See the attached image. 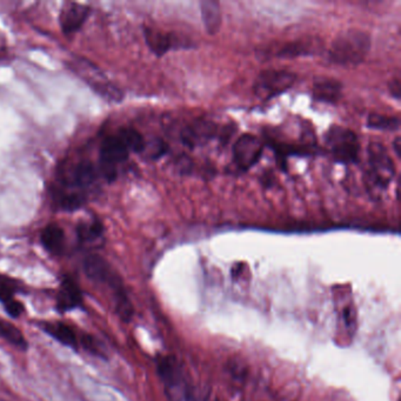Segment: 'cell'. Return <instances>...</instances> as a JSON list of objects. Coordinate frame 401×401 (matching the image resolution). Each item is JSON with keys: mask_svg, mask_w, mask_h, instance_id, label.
I'll return each instance as SVG.
<instances>
[{"mask_svg": "<svg viewBox=\"0 0 401 401\" xmlns=\"http://www.w3.org/2000/svg\"><path fill=\"white\" fill-rule=\"evenodd\" d=\"M144 37L151 51L159 58L171 50L191 48L193 46L191 41H187L184 38H179L170 32L159 31L152 28H144Z\"/></svg>", "mask_w": 401, "mask_h": 401, "instance_id": "9c48e42d", "label": "cell"}, {"mask_svg": "<svg viewBox=\"0 0 401 401\" xmlns=\"http://www.w3.org/2000/svg\"><path fill=\"white\" fill-rule=\"evenodd\" d=\"M169 150L167 144L161 139L154 140V143L151 145L150 151H147V156L151 159H159L164 154H166Z\"/></svg>", "mask_w": 401, "mask_h": 401, "instance_id": "4316f807", "label": "cell"}, {"mask_svg": "<svg viewBox=\"0 0 401 401\" xmlns=\"http://www.w3.org/2000/svg\"><path fill=\"white\" fill-rule=\"evenodd\" d=\"M90 6L85 4L66 3L59 16V24L65 34L75 33L89 17Z\"/></svg>", "mask_w": 401, "mask_h": 401, "instance_id": "7c38bea8", "label": "cell"}, {"mask_svg": "<svg viewBox=\"0 0 401 401\" xmlns=\"http://www.w3.org/2000/svg\"><path fill=\"white\" fill-rule=\"evenodd\" d=\"M372 46L368 32L348 28L334 38L328 48V59L339 66H357L364 62Z\"/></svg>", "mask_w": 401, "mask_h": 401, "instance_id": "6da1fadb", "label": "cell"}, {"mask_svg": "<svg viewBox=\"0 0 401 401\" xmlns=\"http://www.w3.org/2000/svg\"><path fill=\"white\" fill-rule=\"evenodd\" d=\"M4 309H5V312H6L11 318L17 319V318H19V316L24 313L25 307L24 304L21 303V301H18V300L14 298V299L4 304Z\"/></svg>", "mask_w": 401, "mask_h": 401, "instance_id": "484cf974", "label": "cell"}, {"mask_svg": "<svg viewBox=\"0 0 401 401\" xmlns=\"http://www.w3.org/2000/svg\"><path fill=\"white\" fill-rule=\"evenodd\" d=\"M156 370L170 401H196L193 387L173 357L158 358Z\"/></svg>", "mask_w": 401, "mask_h": 401, "instance_id": "7a4b0ae2", "label": "cell"}, {"mask_svg": "<svg viewBox=\"0 0 401 401\" xmlns=\"http://www.w3.org/2000/svg\"><path fill=\"white\" fill-rule=\"evenodd\" d=\"M21 291L19 284L9 277L0 276V303L5 304L14 299V294Z\"/></svg>", "mask_w": 401, "mask_h": 401, "instance_id": "cb8c5ba5", "label": "cell"}, {"mask_svg": "<svg viewBox=\"0 0 401 401\" xmlns=\"http://www.w3.org/2000/svg\"><path fill=\"white\" fill-rule=\"evenodd\" d=\"M84 272L90 280L106 285L112 291L114 305H122L129 301L124 282L118 273L111 267L105 259L98 255H89L82 262Z\"/></svg>", "mask_w": 401, "mask_h": 401, "instance_id": "3957f363", "label": "cell"}, {"mask_svg": "<svg viewBox=\"0 0 401 401\" xmlns=\"http://www.w3.org/2000/svg\"><path fill=\"white\" fill-rule=\"evenodd\" d=\"M0 339L5 340L12 346L17 347L19 350L26 351L28 343L24 334L14 324L0 318Z\"/></svg>", "mask_w": 401, "mask_h": 401, "instance_id": "ac0fdd59", "label": "cell"}, {"mask_svg": "<svg viewBox=\"0 0 401 401\" xmlns=\"http://www.w3.org/2000/svg\"><path fill=\"white\" fill-rule=\"evenodd\" d=\"M41 242L43 247L53 255H62L65 251V232L59 225L48 224L41 231Z\"/></svg>", "mask_w": 401, "mask_h": 401, "instance_id": "2e32d148", "label": "cell"}, {"mask_svg": "<svg viewBox=\"0 0 401 401\" xmlns=\"http://www.w3.org/2000/svg\"><path fill=\"white\" fill-rule=\"evenodd\" d=\"M368 178L374 186L385 190L391 184L395 166L391 156L383 144L372 141L368 147Z\"/></svg>", "mask_w": 401, "mask_h": 401, "instance_id": "8992f818", "label": "cell"}, {"mask_svg": "<svg viewBox=\"0 0 401 401\" xmlns=\"http://www.w3.org/2000/svg\"><path fill=\"white\" fill-rule=\"evenodd\" d=\"M118 137L125 144V146L127 147L129 152L143 154L144 150H145L146 141L137 129H132V127H124V129H120Z\"/></svg>", "mask_w": 401, "mask_h": 401, "instance_id": "44dd1931", "label": "cell"}, {"mask_svg": "<svg viewBox=\"0 0 401 401\" xmlns=\"http://www.w3.org/2000/svg\"><path fill=\"white\" fill-rule=\"evenodd\" d=\"M95 181V166L90 161H80L77 164L75 170L72 171L70 184L78 188H85V187L91 186Z\"/></svg>", "mask_w": 401, "mask_h": 401, "instance_id": "d6986e66", "label": "cell"}, {"mask_svg": "<svg viewBox=\"0 0 401 401\" xmlns=\"http://www.w3.org/2000/svg\"><path fill=\"white\" fill-rule=\"evenodd\" d=\"M296 80V73L287 70H265L257 75L253 92L262 100H271L291 89Z\"/></svg>", "mask_w": 401, "mask_h": 401, "instance_id": "5b68a950", "label": "cell"}, {"mask_svg": "<svg viewBox=\"0 0 401 401\" xmlns=\"http://www.w3.org/2000/svg\"><path fill=\"white\" fill-rule=\"evenodd\" d=\"M368 129H378V131L393 132V131H398L399 127H400V119L398 117L370 113L368 118Z\"/></svg>", "mask_w": 401, "mask_h": 401, "instance_id": "603a6c76", "label": "cell"}, {"mask_svg": "<svg viewBox=\"0 0 401 401\" xmlns=\"http://www.w3.org/2000/svg\"><path fill=\"white\" fill-rule=\"evenodd\" d=\"M325 143L334 159L341 163H355L360 151L357 133L343 126H331L325 134Z\"/></svg>", "mask_w": 401, "mask_h": 401, "instance_id": "277c9868", "label": "cell"}, {"mask_svg": "<svg viewBox=\"0 0 401 401\" xmlns=\"http://www.w3.org/2000/svg\"><path fill=\"white\" fill-rule=\"evenodd\" d=\"M53 198H55L57 206H59V208L64 210V211H75V210L82 208L85 203V198L78 192L55 190Z\"/></svg>", "mask_w": 401, "mask_h": 401, "instance_id": "ffe728a7", "label": "cell"}, {"mask_svg": "<svg viewBox=\"0 0 401 401\" xmlns=\"http://www.w3.org/2000/svg\"><path fill=\"white\" fill-rule=\"evenodd\" d=\"M104 235V225L98 219L90 223H82L77 226V237L80 242H92L102 238Z\"/></svg>", "mask_w": 401, "mask_h": 401, "instance_id": "7402d4cb", "label": "cell"}, {"mask_svg": "<svg viewBox=\"0 0 401 401\" xmlns=\"http://www.w3.org/2000/svg\"><path fill=\"white\" fill-rule=\"evenodd\" d=\"M400 145H401L400 138H399V137H397V138H395V141H393V149H395V154H397V156H398V158H400V156H401Z\"/></svg>", "mask_w": 401, "mask_h": 401, "instance_id": "f1b7e54d", "label": "cell"}, {"mask_svg": "<svg viewBox=\"0 0 401 401\" xmlns=\"http://www.w3.org/2000/svg\"><path fill=\"white\" fill-rule=\"evenodd\" d=\"M38 326L41 327L45 333L57 340L64 346L72 348L73 351L79 350L78 336L68 324L63 323V321H43Z\"/></svg>", "mask_w": 401, "mask_h": 401, "instance_id": "5bb4252c", "label": "cell"}, {"mask_svg": "<svg viewBox=\"0 0 401 401\" xmlns=\"http://www.w3.org/2000/svg\"><path fill=\"white\" fill-rule=\"evenodd\" d=\"M201 18L204 23L205 28L208 34H217L220 30L221 23V9L220 4L213 0H205L200 3Z\"/></svg>", "mask_w": 401, "mask_h": 401, "instance_id": "e0dca14e", "label": "cell"}, {"mask_svg": "<svg viewBox=\"0 0 401 401\" xmlns=\"http://www.w3.org/2000/svg\"><path fill=\"white\" fill-rule=\"evenodd\" d=\"M79 347H82L86 352H89L95 357L106 359L105 351L102 350V345L98 343V340L92 337L91 334H82L79 340Z\"/></svg>", "mask_w": 401, "mask_h": 401, "instance_id": "d4e9b609", "label": "cell"}, {"mask_svg": "<svg viewBox=\"0 0 401 401\" xmlns=\"http://www.w3.org/2000/svg\"><path fill=\"white\" fill-rule=\"evenodd\" d=\"M129 156V151L118 136L106 137L100 146V169L102 176L109 183L116 181L118 176L117 167L124 163Z\"/></svg>", "mask_w": 401, "mask_h": 401, "instance_id": "52a82bcc", "label": "cell"}, {"mask_svg": "<svg viewBox=\"0 0 401 401\" xmlns=\"http://www.w3.org/2000/svg\"><path fill=\"white\" fill-rule=\"evenodd\" d=\"M264 151V144L258 137L245 133L233 145V161L238 170L248 171L258 163Z\"/></svg>", "mask_w": 401, "mask_h": 401, "instance_id": "ba28073f", "label": "cell"}, {"mask_svg": "<svg viewBox=\"0 0 401 401\" xmlns=\"http://www.w3.org/2000/svg\"><path fill=\"white\" fill-rule=\"evenodd\" d=\"M343 84L337 79L318 75L313 79V97L320 102L337 104L343 97Z\"/></svg>", "mask_w": 401, "mask_h": 401, "instance_id": "4fadbf2b", "label": "cell"}, {"mask_svg": "<svg viewBox=\"0 0 401 401\" xmlns=\"http://www.w3.org/2000/svg\"><path fill=\"white\" fill-rule=\"evenodd\" d=\"M84 304L82 289L78 282L70 276L63 277L58 293H57V309L65 313L78 309Z\"/></svg>", "mask_w": 401, "mask_h": 401, "instance_id": "8fae6325", "label": "cell"}, {"mask_svg": "<svg viewBox=\"0 0 401 401\" xmlns=\"http://www.w3.org/2000/svg\"><path fill=\"white\" fill-rule=\"evenodd\" d=\"M388 90H390V93H391L395 99H400V80H399V78L393 79V80L390 82Z\"/></svg>", "mask_w": 401, "mask_h": 401, "instance_id": "83f0119b", "label": "cell"}, {"mask_svg": "<svg viewBox=\"0 0 401 401\" xmlns=\"http://www.w3.org/2000/svg\"><path fill=\"white\" fill-rule=\"evenodd\" d=\"M219 133V127L215 122L199 118L194 120L193 123L185 126V129L181 132V139L186 146L193 149L208 143Z\"/></svg>", "mask_w": 401, "mask_h": 401, "instance_id": "30bf717a", "label": "cell"}, {"mask_svg": "<svg viewBox=\"0 0 401 401\" xmlns=\"http://www.w3.org/2000/svg\"><path fill=\"white\" fill-rule=\"evenodd\" d=\"M321 48V43L318 39H299L289 41L282 45L276 52L277 58H296L301 55H316Z\"/></svg>", "mask_w": 401, "mask_h": 401, "instance_id": "9a60e30c", "label": "cell"}]
</instances>
